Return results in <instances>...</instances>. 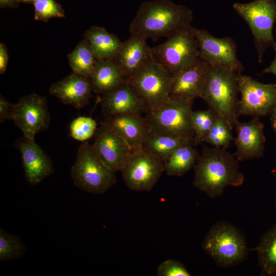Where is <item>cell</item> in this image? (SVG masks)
Listing matches in <instances>:
<instances>
[{
	"instance_id": "cell-1",
	"label": "cell",
	"mask_w": 276,
	"mask_h": 276,
	"mask_svg": "<svg viewBox=\"0 0 276 276\" xmlns=\"http://www.w3.org/2000/svg\"><path fill=\"white\" fill-rule=\"evenodd\" d=\"M193 12L188 7L170 0L143 2L129 26L131 35L156 41L191 26Z\"/></svg>"
},
{
	"instance_id": "cell-2",
	"label": "cell",
	"mask_w": 276,
	"mask_h": 276,
	"mask_svg": "<svg viewBox=\"0 0 276 276\" xmlns=\"http://www.w3.org/2000/svg\"><path fill=\"white\" fill-rule=\"evenodd\" d=\"M238 159L225 148L204 146L194 166L193 184L209 196H220L229 186H241L244 180Z\"/></svg>"
},
{
	"instance_id": "cell-3",
	"label": "cell",
	"mask_w": 276,
	"mask_h": 276,
	"mask_svg": "<svg viewBox=\"0 0 276 276\" xmlns=\"http://www.w3.org/2000/svg\"><path fill=\"white\" fill-rule=\"evenodd\" d=\"M240 74L211 65L202 97L215 115L224 119L233 129L238 119V75Z\"/></svg>"
},
{
	"instance_id": "cell-4",
	"label": "cell",
	"mask_w": 276,
	"mask_h": 276,
	"mask_svg": "<svg viewBox=\"0 0 276 276\" xmlns=\"http://www.w3.org/2000/svg\"><path fill=\"white\" fill-rule=\"evenodd\" d=\"M115 173L102 162L93 145L85 142L78 149L71 175L77 187L88 193L101 194L117 182Z\"/></svg>"
},
{
	"instance_id": "cell-5",
	"label": "cell",
	"mask_w": 276,
	"mask_h": 276,
	"mask_svg": "<svg viewBox=\"0 0 276 276\" xmlns=\"http://www.w3.org/2000/svg\"><path fill=\"white\" fill-rule=\"evenodd\" d=\"M172 79L173 76L152 56L126 82L143 103L148 113L170 99Z\"/></svg>"
},
{
	"instance_id": "cell-6",
	"label": "cell",
	"mask_w": 276,
	"mask_h": 276,
	"mask_svg": "<svg viewBox=\"0 0 276 276\" xmlns=\"http://www.w3.org/2000/svg\"><path fill=\"white\" fill-rule=\"evenodd\" d=\"M192 26L178 30L163 43L151 48L153 58L172 76L199 58Z\"/></svg>"
},
{
	"instance_id": "cell-7",
	"label": "cell",
	"mask_w": 276,
	"mask_h": 276,
	"mask_svg": "<svg viewBox=\"0 0 276 276\" xmlns=\"http://www.w3.org/2000/svg\"><path fill=\"white\" fill-rule=\"evenodd\" d=\"M193 101L170 98L154 110L147 113L151 130L178 136L192 142L194 132L192 125Z\"/></svg>"
},
{
	"instance_id": "cell-8",
	"label": "cell",
	"mask_w": 276,
	"mask_h": 276,
	"mask_svg": "<svg viewBox=\"0 0 276 276\" xmlns=\"http://www.w3.org/2000/svg\"><path fill=\"white\" fill-rule=\"evenodd\" d=\"M233 8L250 28L258 60L261 62L265 50L272 47L275 42L273 28L276 21L275 0H255L248 3H235Z\"/></svg>"
},
{
	"instance_id": "cell-9",
	"label": "cell",
	"mask_w": 276,
	"mask_h": 276,
	"mask_svg": "<svg viewBox=\"0 0 276 276\" xmlns=\"http://www.w3.org/2000/svg\"><path fill=\"white\" fill-rule=\"evenodd\" d=\"M202 247L217 264L224 267L240 263L247 253L243 236L233 226L224 222L217 223L210 229Z\"/></svg>"
},
{
	"instance_id": "cell-10",
	"label": "cell",
	"mask_w": 276,
	"mask_h": 276,
	"mask_svg": "<svg viewBox=\"0 0 276 276\" xmlns=\"http://www.w3.org/2000/svg\"><path fill=\"white\" fill-rule=\"evenodd\" d=\"M241 99L238 114L258 117L270 114L276 109V83L265 84L251 77L238 75Z\"/></svg>"
},
{
	"instance_id": "cell-11",
	"label": "cell",
	"mask_w": 276,
	"mask_h": 276,
	"mask_svg": "<svg viewBox=\"0 0 276 276\" xmlns=\"http://www.w3.org/2000/svg\"><path fill=\"white\" fill-rule=\"evenodd\" d=\"M120 172L129 189L149 191L165 172L164 161L142 149L132 153Z\"/></svg>"
},
{
	"instance_id": "cell-12",
	"label": "cell",
	"mask_w": 276,
	"mask_h": 276,
	"mask_svg": "<svg viewBox=\"0 0 276 276\" xmlns=\"http://www.w3.org/2000/svg\"><path fill=\"white\" fill-rule=\"evenodd\" d=\"M197 40L199 58L209 64L241 74L243 66L237 56V46L231 37L218 38L206 30L192 27Z\"/></svg>"
},
{
	"instance_id": "cell-13",
	"label": "cell",
	"mask_w": 276,
	"mask_h": 276,
	"mask_svg": "<svg viewBox=\"0 0 276 276\" xmlns=\"http://www.w3.org/2000/svg\"><path fill=\"white\" fill-rule=\"evenodd\" d=\"M11 120L23 136L35 140L36 134L49 125L50 117L45 98L32 93L20 98L13 104Z\"/></svg>"
},
{
	"instance_id": "cell-14",
	"label": "cell",
	"mask_w": 276,
	"mask_h": 276,
	"mask_svg": "<svg viewBox=\"0 0 276 276\" xmlns=\"http://www.w3.org/2000/svg\"><path fill=\"white\" fill-rule=\"evenodd\" d=\"M93 146L102 162L114 172L121 171L133 152L105 122L98 128Z\"/></svg>"
},
{
	"instance_id": "cell-15",
	"label": "cell",
	"mask_w": 276,
	"mask_h": 276,
	"mask_svg": "<svg viewBox=\"0 0 276 276\" xmlns=\"http://www.w3.org/2000/svg\"><path fill=\"white\" fill-rule=\"evenodd\" d=\"M209 64L198 58L173 76L170 98L194 101L202 98Z\"/></svg>"
},
{
	"instance_id": "cell-16",
	"label": "cell",
	"mask_w": 276,
	"mask_h": 276,
	"mask_svg": "<svg viewBox=\"0 0 276 276\" xmlns=\"http://www.w3.org/2000/svg\"><path fill=\"white\" fill-rule=\"evenodd\" d=\"M15 146L21 153L25 177L30 184L37 185L53 173L51 159L35 140L23 136Z\"/></svg>"
},
{
	"instance_id": "cell-17",
	"label": "cell",
	"mask_w": 276,
	"mask_h": 276,
	"mask_svg": "<svg viewBox=\"0 0 276 276\" xmlns=\"http://www.w3.org/2000/svg\"><path fill=\"white\" fill-rule=\"evenodd\" d=\"M237 135L234 139L236 150L235 156L239 161L261 157L264 149L265 138L264 126L258 117L248 122L238 121L235 127Z\"/></svg>"
},
{
	"instance_id": "cell-18",
	"label": "cell",
	"mask_w": 276,
	"mask_h": 276,
	"mask_svg": "<svg viewBox=\"0 0 276 276\" xmlns=\"http://www.w3.org/2000/svg\"><path fill=\"white\" fill-rule=\"evenodd\" d=\"M105 122L131 148L133 151L143 149L151 131L146 118L139 113H128L106 118Z\"/></svg>"
},
{
	"instance_id": "cell-19",
	"label": "cell",
	"mask_w": 276,
	"mask_h": 276,
	"mask_svg": "<svg viewBox=\"0 0 276 276\" xmlns=\"http://www.w3.org/2000/svg\"><path fill=\"white\" fill-rule=\"evenodd\" d=\"M92 91L90 79L74 72L52 84L49 89L50 93L62 102L77 108L88 103Z\"/></svg>"
},
{
	"instance_id": "cell-20",
	"label": "cell",
	"mask_w": 276,
	"mask_h": 276,
	"mask_svg": "<svg viewBox=\"0 0 276 276\" xmlns=\"http://www.w3.org/2000/svg\"><path fill=\"white\" fill-rule=\"evenodd\" d=\"M101 102L105 118L132 112L147 113L144 104L127 82L102 94Z\"/></svg>"
},
{
	"instance_id": "cell-21",
	"label": "cell",
	"mask_w": 276,
	"mask_h": 276,
	"mask_svg": "<svg viewBox=\"0 0 276 276\" xmlns=\"http://www.w3.org/2000/svg\"><path fill=\"white\" fill-rule=\"evenodd\" d=\"M147 39L131 35L113 59L127 79L135 74L151 57V50L147 43Z\"/></svg>"
},
{
	"instance_id": "cell-22",
	"label": "cell",
	"mask_w": 276,
	"mask_h": 276,
	"mask_svg": "<svg viewBox=\"0 0 276 276\" xmlns=\"http://www.w3.org/2000/svg\"><path fill=\"white\" fill-rule=\"evenodd\" d=\"M97 60L113 59L119 53L123 42L105 28L93 26L84 33Z\"/></svg>"
},
{
	"instance_id": "cell-23",
	"label": "cell",
	"mask_w": 276,
	"mask_h": 276,
	"mask_svg": "<svg viewBox=\"0 0 276 276\" xmlns=\"http://www.w3.org/2000/svg\"><path fill=\"white\" fill-rule=\"evenodd\" d=\"M94 92L103 94L126 82V78L113 59L98 60L90 77Z\"/></svg>"
},
{
	"instance_id": "cell-24",
	"label": "cell",
	"mask_w": 276,
	"mask_h": 276,
	"mask_svg": "<svg viewBox=\"0 0 276 276\" xmlns=\"http://www.w3.org/2000/svg\"><path fill=\"white\" fill-rule=\"evenodd\" d=\"M193 143L183 144L164 160L165 172L169 176H181L194 167L199 157Z\"/></svg>"
},
{
	"instance_id": "cell-25",
	"label": "cell",
	"mask_w": 276,
	"mask_h": 276,
	"mask_svg": "<svg viewBox=\"0 0 276 276\" xmlns=\"http://www.w3.org/2000/svg\"><path fill=\"white\" fill-rule=\"evenodd\" d=\"M187 143L193 144L192 142L178 136L151 130L144 143L143 149L164 161L176 149Z\"/></svg>"
},
{
	"instance_id": "cell-26",
	"label": "cell",
	"mask_w": 276,
	"mask_h": 276,
	"mask_svg": "<svg viewBox=\"0 0 276 276\" xmlns=\"http://www.w3.org/2000/svg\"><path fill=\"white\" fill-rule=\"evenodd\" d=\"M67 57L73 72L90 78L98 60L86 39L80 41Z\"/></svg>"
},
{
	"instance_id": "cell-27",
	"label": "cell",
	"mask_w": 276,
	"mask_h": 276,
	"mask_svg": "<svg viewBox=\"0 0 276 276\" xmlns=\"http://www.w3.org/2000/svg\"><path fill=\"white\" fill-rule=\"evenodd\" d=\"M256 250L263 270L276 275V225L262 236Z\"/></svg>"
},
{
	"instance_id": "cell-28",
	"label": "cell",
	"mask_w": 276,
	"mask_h": 276,
	"mask_svg": "<svg viewBox=\"0 0 276 276\" xmlns=\"http://www.w3.org/2000/svg\"><path fill=\"white\" fill-rule=\"evenodd\" d=\"M233 129L223 118L215 115L214 122L203 142L216 148H227L234 140Z\"/></svg>"
},
{
	"instance_id": "cell-29",
	"label": "cell",
	"mask_w": 276,
	"mask_h": 276,
	"mask_svg": "<svg viewBox=\"0 0 276 276\" xmlns=\"http://www.w3.org/2000/svg\"><path fill=\"white\" fill-rule=\"evenodd\" d=\"M26 247L20 237L0 229V261L15 260L21 258Z\"/></svg>"
},
{
	"instance_id": "cell-30",
	"label": "cell",
	"mask_w": 276,
	"mask_h": 276,
	"mask_svg": "<svg viewBox=\"0 0 276 276\" xmlns=\"http://www.w3.org/2000/svg\"><path fill=\"white\" fill-rule=\"evenodd\" d=\"M215 114L209 109L205 110L193 111L192 125L194 132V145L203 142L209 131L215 119Z\"/></svg>"
},
{
	"instance_id": "cell-31",
	"label": "cell",
	"mask_w": 276,
	"mask_h": 276,
	"mask_svg": "<svg viewBox=\"0 0 276 276\" xmlns=\"http://www.w3.org/2000/svg\"><path fill=\"white\" fill-rule=\"evenodd\" d=\"M34 20L48 22L53 17L63 18L64 11L55 0H34Z\"/></svg>"
},
{
	"instance_id": "cell-32",
	"label": "cell",
	"mask_w": 276,
	"mask_h": 276,
	"mask_svg": "<svg viewBox=\"0 0 276 276\" xmlns=\"http://www.w3.org/2000/svg\"><path fill=\"white\" fill-rule=\"evenodd\" d=\"M97 126V122L92 118L79 116L71 123L70 134L75 140L85 142L95 135Z\"/></svg>"
},
{
	"instance_id": "cell-33",
	"label": "cell",
	"mask_w": 276,
	"mask_h": 276,
	"mask_svg": "<svg viewBox=\"0 0 276 276\" xmlns=\"http://www.w3.org/2000/svg\"><path fill=\"white\" fill-rule=\"evenodd\" d=\"M158 276H190L191 274L185 266L175 260H167L158 266L157 270Z\"/></svg>"
},
{
	"instance_id": "cell-34",
	"label": "cell",
	"mask_w": 276,
	"mask_h": 276,
	"mask_svg": "<svg viewBox=\"0 0 276 276\" xmlns=\"http://www.w3.org/2000/svg\"><path fill=\"white\" fill-rule=\"evenodd\" d=\"M13 104L9 103L3 96L0 97V122L11 120Z\"/></svg>"
},
{
	"instance_id": "cell-35",
	"label": "cell",
	"mask_w": 276,
	"mask_h": 276,
	"mask_svg": "<svg viewBox=\"0 0 276 276\" xmlns=\"http://www.w3.org/2000/svg\"><path fill=\"white\" fill-rule=\"evenodd\" d=\"M9 60V55L6 45L1 42L0 43V74L5 73Z\"/></svg>"
},
{
	"instance_id": "cell-36",
	"label": "cell",
	"mask_w": 276,
	"mask_h": 276,
	"mask_svg": "<svg viewBox=\"0 0 276 276\" xmlns=\"http://www.w3.org/2000/svg\"><path fill=\"white\" fill-rule=\"evenodd\" d=\"M275 51V57L273 61L263 71V73H271L276 76V41H275L273 47Z\"/></svg>"
},
{
	"instance_id": "cell-37",
	"label": "cell",
	"mask_w": 276,
	"mask_h": 276,
	"mask_svg": "<svg viewBox=\"0 0 276 276\" xmlns=\"http://www.w3.org/2000/svg\"><path fill=\"white\" fill-rule=\"evenodd\" d=\"M18 6V3L15 0H0L1 8H15Z\"/></svg>"
},
{
	"instance_id": "cell-38",
	"label": "cell",
	"mask_w": 276,
	"mask_h": 276,
	"mask_svg": "<svg viewBox=\"0 0 276 276\" xmlns=\"http://www.w3.org/2000/svg\"><path fill=\"white\" fill-rule=\"evenodd\" d=\"M270 120L272 127L276 134V109L271 114Z\"/></svg>"
},
{
	"instance_id": "cell-39",
	"label": "cell",
	"mask_w": 276,
	"mask_h": 276,
	"mask_svg": "<svg viewBox=\"0 0 276 276\" xmlns=\"http://www.w3.org/2000/svg\"><path fill=\"white\" fill-rule=\"evenodd\" d=\"M17 3H32L34 0H15Z\"/></svg>"
}]
</instances>
